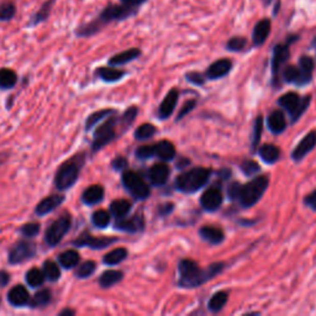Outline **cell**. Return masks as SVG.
Here are the masks:
<instances>
[{
    "instance_id": "obj_1",
    "label": "cell",
    "mask_w": 316,
    "mask_h": 316,
    "mask_svg": "<svg viewBox=\"0 0 316 316\" xmlns=\"http://www.w3.org/2000/svg\"><path fill=\"white\" fill-rule=\"evenodd\" d=\"M138 9L130 8L119 3H109L103 10L88 22H83L75 29V36L78 38H89L98 35L105 26L111 22H120L137 15Z\"/></svg>"
},
{
    "instance_id": "obj_2",
    "label": "cell",
    "mask_w": 316,
    "mask_h": 316,
    "mask_svg": "<svg viewBox=\"0 0 316 316\" xmlns=\"http://www.w3.org/2000/svg\"><path fill=\"white\" fill-rule=\"evenodd\" d=\"M87 152L81 151L58 166L55 178H53V184L58 191H66L75 187L87 163Z\"/></svg>"
},
{
    "instance_id": "obj_3",
    "label": "cell",
    "mask_w": 316,
    "mask_h": 316,
    "mask_svg": "<svg viewBox=\"0 0 316 316\" xmlns=\"http://www.w3.org/2000/svg\"><path fill=\"white\" fill-rule=\"evenodd\" d=\"M179 282L182 288H197L208 280L215 278L224 270V263H214L208 270H200L197 262L191 259H182L179 262Z\"/></svg>"
},
{
    "instance_id": "obj_4",
    "label": "cell",
    "mask_w": 316,
    "mask_h": 316,
    "mask_svg": "<svg viewBox=\"0 0 316 316\" xmlns=\"http://www.w3.org/2000/svg\"><path fill=\"white\" fill-rule=\"evenodd\" d=\"M115 115L116 114L106 117L98 128L95 129V131H94L93 140H91L90 143L91 155L98 153L99 151H102L105 146L113 142L114 140H116L117 136H119V134H117V126L120 125L121 128H123V125H121L120 123V117L115 116ZM124 131H125V130H124Z\"/></svg>"
},
{
    "instance_id": "obj_5",
    "label": "cell",
    "mask_w": 316,
    "mask_h": 316,
    "mask_svg": "<svg viewBox=\"0 0 316 316\" xmlns=\"http://www.w3.org/2000/svg\"><path fill=\"white\" fill-rule=\"evenodd\" d=\"M268 184H270V181L265 176L256 177L247 184L241 185L236 200H238L242 208H251L261 200V198L267 190Z\"/></svg>"
},
{
    "instance_id": "obj_6",
    "label": "cell",
    "mask_w": 316,
    "mask_h": 316,
    "mask_svg": "<svg viewBox=\"0 0 316 316\" xmlns=\"http://www.w3.org/2000/svg\"><path fill=\"white\" fill-rule=\"evenodd\" d=\"M211 171L204 167H196L193 169L179 174L176 181L178 190L183 193H196L203 188L210 178Z\"/></svg>"
},
{
    "instance_id": "obj_7",
    "label": "cell",
    "mask_w": 316,
    "mask_h": 316,
    "mask_svg": "<svg viewBox=\"0 0 316 316\" xmlns=\"http://www.w3.org/2000/svg\"><path fill=\"white\" fill-rule=\"evenodd\" d=\"M73 224V217L69 212H63L60 217L53 220L46 229L43 241L50 249H55L61 244L62 240L70 231Z\"/></svg>"
},
{
    "instance_id": "obj_8",
    "label": "cell",
    "mask_w": 316,
    "mask_h": 316,
    "mask_svg": "<svg viewBox=\"0 0 316 316\" xmlns=\"http://www.w3.org/2000/svg\"><path fill=\"white\" fill-rule=\"evenodd\" d=\"M37 256V245L30 238H21L9 249L8 263L17 265L25 263Z\"/></svg>"
},
{
    "instance_id": "obj_9",
    "label": "cell",
    "mask_w": 316,
    "mask_h": 316,
    "mask_svg": "<svg viewBox=\"0 0 316 316\" xmlns=\"http://www.w3.org/2000/svg\"><path fill=\"white\" fill-rule=\"evenodd\" d=\"M121 182L126 190L131 194L132 198L137 200H144L150 196V188L143 181L142 177L134 171H124L121 176Z\"/></svg>"
},
{
    "instance_id": "obj_10",
    "label": "cell",
    "mask_w": 316,
    "mask_h": 316,
    "mask_svg": "<svg viewBox=\"0 0 316 316\" xmlns=\"http://www.w3.org/2000/svg\"><path fill=\"white\" fill-rule=\"evenodd\" d=\"M310 96H305L304 99H300V96L297 93H286L284 95H282L278 100L279 105L283 109H285L290 115L291 121L295 123L299 117L305 113V110L308 109L310 104Z\"/></svg>"
},
{
    "instance_id": "obj_11",
    "label": "cell",
    "mask_w": 316,
    "mask_h": 316,
    "mask_svg": "<svg viewBox=\"0 0 316 316\" xmlns=\"http://www.w3.org/2000/svg\"><path fill=\"white\" fill-rule=\"evenodd\" d=\"M116 237H108V236H93L89 231H83L76 240L72 241L73 247H87L90 250H104L110 247L111 245L116 244Z\"/></svg>"
},
{
    "instance_id": "obj_12",
    "label": "cell",
    "mask_w": 316,
    "mask_h": 316,
    "mask_svg": "<svg viewBox=\"0 0 316 316\" xmlns=\"http://www.w3.org/2000/svg\"><path fill=\"white\" fill-rule=\"evenodd\" d=\"M66 202V196L61 194V191L58 194H51V196L45 197L40 203L35 206V215L37 217H43L46 215L51 214L56 210L57 208Z\"/></svg>"
},
{
    "instance_id": "obj_13",
    "label": "cell",
    "mask_w": 316,
    "mask_h": 316,
    "mask_svg": "<svg viewBox=\"0 0 316 316\" xmlns=\"http://www.w3.org/2000/svg\"><path fill=\"white\" fill-rule=\"evenodd\" d=\"M114 229L119 230V231L128 232V233H136L143 231L144 229V218L142 215L136 214L131 217H121L116 218L114 224Z\"/></svg>"
},
{
    "instance_id": "obj_14",
    "label": "cell",
    "mask_w": 316,
    "mask_h": 316,
    "mask_svg": "<svg viewBox=\"0 0 316 316\" xmlns=\"http://www.w3.org/2000/svg\"><path fill=\"white\" fill-rule=\"evenodd\" d=\"M289 58V43H279L273 48V57H272V72H273L274 84L278 82L279 70L283 64Z\"/></svg>"
},
{
    "instance_id": "obj_15",
    "label": "cell",
    "mask_w": 316,
    "mask_h": 316,
    "mask_svg": "<svg viewBox=\"0 0 316 316\" xmlns=\"http://www.w3.org/2000/svg\"><path fill=\"white\" fill-rule=\"evenodd\" d=\"M56 2H57V0H45V2L41 4V7L30 16L26 26H28V28H36V26L41 25V23L46 22L47 20L50 19V16H51Z\"/></svg>"
},
{
    "instance_id": "obj_16",
    "label": "cell",
    "mask_w": 316,
    "mask_h": 316,
    "mask_svg": "<svg viewBox=\"0 0 316 316\" xmlns=\"http://www.w3.org/2000/svg\"><path fill=\"white\" fill-rule=\"evenodd\" d=\"M223 193L220 189L217 188H209L203 193L200 198V204H202L203 209L206 211H215L223 204Z\"/></svg>"
},
{
    "instance_id": "obj_17",
    "label": "cell",
    "mask_w": 316,
    "mask_h": 316,
    "mask_svg": "<svg viewBox=\"0 0 316 316\" xmlns=\"http://www.w3.org/2000/svg\"><path fill=\"white\" fill-rule=\"evenodd\" d=\"M30 299L31 297L28 288L23 286L22 284L14 285L13 288L8 291V301L14 308H22V306L29 305Z\"/></svg>"
},
{
    "instance_id": "obj_18",
    "label": "cell",
    "mask_w": 316,
    "mask_h": 316,
    "mask_svg": "<svg viewBox=\"0 0 316 316\" xmlns=\"http://www.w3.org/2000/svg\"><path fill=\"white\" fill-rule=\"evenodd\" d=\"M105 190L104 187L100 184H91L83 190L81 196V202L87 206L98 205L104 200Z\"/></svg>"
},
{
    "instance_id": "obj_19",
    "label": "cell",
    "mask_w": 316,
    "mask_h": 316,
    "mask_svg": "<svg viewBox=\"0 0 316 316\" xmlns=\"http://www.w3.org/2000/svg\"><path fill=\"white\" fill-rule=\"evenodd\" d=\"M316 146V131L309 132L299 143L297 144L293 152H291V158L294 161H301L309 152H311Z\"/></svg>"
},
{
    "instance_id": "obj_20",
    "label": "cell",
    "mask_w": 316,
    "mask_h": 316,
    "mask_svg": "<svg viewBox=\"0 0 316 316\" xmlns=\"http://www.w3.org/2000/svg\"><path fill=\"white\" fill-rule=\"evenodd\" d=\"M232 68V62L229 58H221V60L215 61L214 63L209 66L206 69L205 76L209 79H218L227 76Z\"/></svg>"
},
{
    "instance_id": "obj_21",
    "label": "cell",
    "mask_w": 316,
    "mask_h": 316,
    "mask_svg": "<svg viewBox=\"0 0 316 316\" xmlns=\"http://www.w3.org/2000/svg\"><path fill=\"white\" fill-rule=\"evenodd\" d=\"M299 81L297 85H305L311 82L312 73H314L315 63L314 60L309 56H301L299 60Z\"/></svg>"
},
{
    "instance_id": "obj_22",
    "label": "cell",
    "mask_w": 316,
    "mask_h": 316,
    "mask_svg": "<svg viewBox=\"0 0 316 316\" xmlns=\"http://www.w3.org/2000/svg\"><path fill=\"white\" fill-rule=\"evenodd\" d=\"M169 167L164 163H156L149 169V179L155 187L163 185L169 177Z\"/></svg>"
},
{
    "instance_id": "obj_23",
    "label": "cell",
    "mask_w": 316,
    "mask_h": 316,
    "mask_svg": "<svg viewBox=\"0 0 316 316\" xmlns=\"http://www.w3.org/2000/svg\"><path fill=\"white\" fill-rule=\"evenodd\" d=\"M179 94L177 89H171L169 93L167 94L166 98L163 99V102L161 103L158 109V116L161 119H168L171 115L173 114L174 109H176L177 103H178Z\"/></svg>"
},
{
    "instance_id": "obj_24",
    "label": "cell",
    "mask_w": 316,
    "mask_h": 316,
    "mask_svg": "<svg viewBox=\"0 0 316 316\" xmlns=\"http://www.w3.org/2000/svg\"><path fill=\"white\" fill-rule=\"evenodd\" d=\"M57 262L60 267L63 268V270H75L77 265L81 263V255L75 249L66 250L57 256Z\"/></svg>"
},
{
    "instance_id": "obj_25",
    "label": "cell",
    "mask_w": 316,
    "mask_h": 316,
    "mask_svg": "<svg viewBox=\"0 0 316 316\" xmlns=\"http://www.w3.org/2000/svg\"><path fill=\"white\" fill-rule=\"evenodd\" d=\"M140 56H141L140 48H129V50H126V51L116 53V55H114L113 57L109 58L108 64L113 67L124 66V64H128L130 63V62L137 60Z\"/></svg>"
},
{
    "instance_id": "obj_26",
    "label": "cell",
    "mask_w": 316,
    "mask_h": 316,
    "mask_svg": "<svg viewBox=\"0 0 316 316\" xmlns=\"http://www.w3.org/2000/svg\"><path fill=\"white\" fill-rule=\"evenodd\" d=\"M271 28L272 23L270 19L259 20V21L256 23L255 29H253V35H252L253 45L257 47L263 45L265 40H267L268 36H270Z\"/></svg>"
},
{
    "instance_id": "obj_27",
    "label": "cell",
    "mask_w": 316,
    "mask_h": 316,
    "mask_svg": "<svg viewBox=\"0 0 316 316\" xmlns=\"http://www.w3.org/2000/svg\"><path fill=\"white\" fill-rule=\"evenodd\" d=\"M95 76L102 79L103 82H105V83H115V82L121 81L126 76V72L125 70L116 69L113 66H108L96 68Z\"/></svg>"
},
{
    "instance_id": "obj_28",
    "label": "cell",
    "mask_w": 316,
    "mask_h": 316,
    "mask_svg": "<svg viewBox=\"0 0 316 316\" xmlns=\"http://www.w3.org/2000/svg\"><path fill=\"white\" fill-rule=\"evenodd\" d=\"M19 76L14 69L8 67L0 68V90H10L16 87Z\"/></svg>"
},
{
    "instance_id": "obj_29",
    "label": "cell",
    "mask_w": 316,
    "mask_h": 316,
    "mask_svg": "<svg viewBox=\"0 0 316 316\" xmlns=\"http://www.w3.org/2000/svg\"><path fill=\"white\" fill-rule=\"evenodd\" d=\"M124 279V273L121 271L117 270H108L103 272L102 276L99 277L98 284L100 288L108 289L114 286L117 283H120Z\"/></svg>"
},
{
    "instance_id": "obj_30",
    "label": "cell",
    "mask_w": 316,
    "mask_h": 316,
    "mask_svg": "<svg viewBox=\"0 0 316 316\" xmlns=\"http://www.w3.org/2000/svg\"><path fill=\"white\" fill-rule=\"evenodd\" d=\"M116 114V110L115 109H102V110H96L94 111V113H91L89 116L87 117V120H85V125H84V130L85 131H90V130H93L95 128L96 125H98L99 123H102V121H104L106 117H109L110 115Z\"/></svg>"
},
{
    "instance_id": "obj_31",
    "label": "cell",
    "mask_w": 316,
    "mask_h": 316,
    "mask_svg": "<svg viewBox=\"0 0 316 316\" xmlns=\"http://www.w3.org/2000/svg\"><path fill=\"white\" fill-rule=\"evenodd\" d=\"M52 301V291L51 289L43 288L35 293L34 297L29 301V308L31 309H41L46 308Z\"/></svg>"
},
{
    "instance_id": "obj_32",
    "label": "cell",
    "mask_w": 316,
    "mask_h": 316,
    "mask_svg": "<svg viewBox=\"0 0 316 316\" xmlns=\"http://www.w3.org/2000/svg\"><path fill=\"white\" fill-rule=\"evenodd\" d=\"M267 124L268 128H270V130L273 132V134L276 135L282 134L286 128V120L284 114H283L280 110L272 111L270 116H268Z\"/></svg>"
},
{
    "instance_id": "obj_33",
    "label": "cell",
    "mask_w": 316,
    "mask_h": 316,
    "mask_svg": "<svg viewBox=\"0 0 316 316\" xmlns=\"http://www.w3.org/2000/svg\"><path fill=\"white\" fill-rule=\"evenodd\" d=\"M132 204L128 199H117L111 202L110 206H109V212L115 218H121L128 216L129 212L131 211Z\"/></svg>"
},
{
    "instance_id": "obj_34",
    "label": "cell",
    "mask_w": 316,
    "mask_h": 316,
    "mask_svg": "<svg viewBox=\"0 0 316 316\" xmlns=\"http://www.w3.org/2000/svg\"><path fill=\"white\" fill-rule=\"evenodd\" d=\"M155 156L162 161H172L176 157V149L174 144L169 141H159L155 144Z\"/></svg>"
},
{
    "instance_id": "obj_35",
    "label": "cell",
    "mask_w": 316,
    "mask_h": 316,
    "mask_svg": "<svg viewBox=\"0 0 316 316\" xmlns=\"http://www.w3.org/2000/svg\"><path fill=\"white\" fill-rule=\"evenodd\" d=\"M129 256V251L125 249V247H117L110 252H108L106 255L103 257V263L105 265H117L120 264L121 262L125 261Z\"/></svg>"
},
{
    "instance_id": "obj_36",
    "label": "cell",
    "mask_w": 316,
    "mask_h": 316,
    "mask_svg": "<svg viewBox=\"0 0 316 316\" xmlns=\"http://www.w3.org/2000/svg\"><path fill=\"white\" fill-rule=\"evenodd\" d=\"M199 233L203 240L211 245H218L224 241V232L215 226H204L200 229Z\"/></svg>"
},
{
    "instance_id": "obj_37",
    "label": "cell",
    "mask_w": 316,
    "mask_h": 316,
    "mask_svg": "<svg viewBox=\"0 0 316 316\" xmlns=\"http://www.w3.org/2000/svg\"><path fill=\"white\" fill-rule=\"evenodd\" d=\"M42 272L45 274L46 280L51 283H56L61 279V267L58 262L52 261V259H46L42 264Z\"/></svg>"
},
{
    "instance_id": "obj_38",
    "label": "cell",
    "mask_w": 316,
    "mask_h": 316,
    "mask_svg": "<svg viewBox=\"0 0 316 316\" xmlns=\"http://www.w3.org/2000/svg\"><path fill=\"white\" fill-rule=\"evenodd\" d=\"M17 7L14 0L0 2V22H10L16 16Z\"/></svg>"
},
{
    "instance_id": "obj_39",
    "label": "cell",
    "mask_w": 316,
    "mask_h": 316,
    "mask_svg": "<svg viewBox=\"0 0 316 316\" xmlns=\"http://www.w3.org/2000/svg\"><path fill=\"white\" fill-rule=\"evenodd\" d=\"M25 282L30 288L36 289L40 288L45 284L46 282V277L43 274L42 270H38V268H31L26 272L25 274Z\"/></svg>"
},
{
    "instance_id": "obj_40",
    "label": "cell",
    "mask_w": 316,
    "mask_h": 316,
    "mask_svg": "<svg viewBox=\"0 0 316 316\" xmlns=\"http://www.w3.org/2000/svg\"><path fill=\"white\" fill-rule=\"evenodd\" d=\"M258 153H259V156H261V158L268 164L276 163V162L279 159V156H280V151L278 147L274 146V144H268V143L261 146Z\"/></svg>"
},
{
    "instance_id": "obj_41",
    "label": "cell",
    "mask_w": 316,
    "mask_h": 316,
    "mask_svg": "<svg viewBox=\"0 0 316 316\" xmlns=\"http://www.w3.org/2000/svg\"><path fill=\"white\" fill-rule=\"evenodd\" d=\"M91 224H93L94 227L96 229H102L104 230L110 225L111 221V214L109 211L103 210V209H99V210H95L91 214Z\"/></svg>"
},
{
    "instance_id": "obj_42",
    "label": "cell",
    "mask_w": 316,
    "mask_h": 316,
    "mask_svg": "<svg viewBox=\"0 0 316 316\" xmlns=\"http://www.w3.org/2000/svg\"><path fill=\"white\" fill-rule=\"evenodd\" d=\"M96 263L94 261H85L83 263H79L76 267L75 276L78 279H88L95 273Z\"/></svg>"
},
{
    "instance_id": "obj_43",
    "label": "cell",
    "mask_w": 316,
    "mask_h": 316,
    "mask_svg": "<svg viewBox=\"0 0 316 316\" xmlns=\"http://www.w3.org/2000/svg\"><path fill=\"white\" fill-rule=\"evenodd\" d=\"M227 299H229L227 293H225V291H217V293L212 295V297L210 298V300H209V303H208L209 310L212 312H218L220 310H223L224 306L226 305Z\"/></svg>"
},
{
    "instance_id": "obj_44",
    "label": "cell",
    "mask_w": 316,
    "mask_h": 316,
    "mask_svg": "<svg viewBox=\"0 0 316 316\" xmlns=\"http://www.w3.org/2000/svg\"><path fill=\"white\" fill-rule=\"evenodd\" d=\"M41 231V224L36 223V221H31V223L23 224L22 226H20L19 233L22 236L23 238H35Z\"/></svg>"
},
{
    "instance_id": "obj_45",
    "label": "cell",
    "mask_w": 316,
    "mask_h": 316,
    "mask_svg": "<svg viewBox=\"0 0 316 316\" xmlns=\"http://www.w3.org/2000/svg\"><path fill=\"white\" fill-rule=\"evenodd\" d=\"M156 132H157V129L152 124H142L136 129L135 138L138 141L149 140L153 135H156Z\"/></svg>"
},
{
    "instance_id": "obj_46",
    "label": "cell",
    "mask_w": 316,
    "mask_h": 316,
    "mask_svg": "<svg viewBox=\"0 0 316 316\" xmlns=\"http://www.w3.org/2000/svg\"><path fill=\"white\" fill-rule=\"evenodd\" d=\"M136 116H137V108H136V106H130V108L126 109L125 113L121 115L120 123L125 131L134 124Z\"/></svg>"
},
{
    "instance_id": "obj_47",
    "label": "cell",
    "mask_w": 316,
    "mask_h": 316,
    "mask_svg": "<svg viewBox=\"0 0 316 316\" xmlns=\"http://www.w3.org/2000/svg\"><path fill=\"white\" fill-rule=\"evenodd\" d=\"M246 45H247L246 38L241 36H235L227 41L226 48L231 52H240L242 50H245Z\"/></svg>"
},
{
    "instance_id": "obj_48",
    "label": "cell",
    "mask_w": 316,
    "mask_h": 316,
    "mask_svg": "<svg viewBox=\"0 0 316 316\" xmlns=\"http://www.w3.org/2000/svg\"><path fill=\"white\" fill-rule=\"evenodd\" d=\"M283 78H284L286 83L298 84V81H299V68L297 66H286L285 69L283 70Z\"/></svg>"
},
{
    "instance_id": "obj_49",
    "label": "cell",
    "mask_w": 316,
    "mask_h": 316,
    "mask_svg": "<svg viewBox=\"0 0 316 316\" xmlns=\"http://www.w3.org/2000/svg\"><path fill=\"white\" fill-rule=\"evenodd\" d=\"M262 132H263V117L257 116L255 121V126H253V136H252V146L256 147L259 143L262 137Z\"/></svg>"
},
{
    "instance_id": "obj_50",
    "label": "cell",
    "mask_w": 316,
    "mask_h": 316,
    "mask_svg": "<svg viewBox=\"0 0 316 316\" xmlns=\"http://www.w3.org/2000/svg\"><path fill=\"white\" fill-rule=\"evenodd\" d=\"M136 157L140 159H149L155 156V144H144L140 146L135 152Z\"/></svg>"
},
{
    "instance_id": "obj_51",
    "label": "cell",
    "mask_w": 316,
    "mask_h": 316,
    "mask_svg": "<svg viewBox=\"0 0 316 316\" xmlns=\"http://www.w3.org/2000/svg\"><path fill=\"white\" fill-rule=\"evenodd\" d=\"M129 162L128 159L123 156H117L116 158H114L111 161V168L115 171V172H124V171L128 169Z\"/></svg>"
},
{
    "instance_id": "obj_52",
    "label": "cell",
    "mask_w": 316,
    "mask_h": 316,
    "mask_svg": "<svg viewBox=\"0 0 316 316\" xmlns=\"http://www.w3.org/2000/svg\"><path fill=\"white\" fill-rule=\"evenodd\" d=\"M241 169L246 176H253L259 171V166L255 161H245L241 164Z\"/></svg>"
},
{
    "instance_id": "obj_53",
    "label": "cell",
    "mask_w": 316,
    "mask_h": 316,
    "mask_svg": "<svg viewBox=\"0 0 316 316\" xmlns=\"http://www.w3.org/2000/svg\"><path fill=\"white\" fill-rule=\"evenodd\" d=\"M187 79L190 82V83L197 84V85H203L204 83H205V77H204L202 73H198V72L188 73Z\"/></svg>"
},
{
    "instance_id": "obj_54",
    "label": "cell",
    "mask_w": 316,
    "mask_h": 316,
    "mask_svg": "<svg viewBox=\"0 0 316 316\" xmlns=\"http://www.w3.org/2000/svg\"><path fill=\"white\" fill-rule=\"evenodd\" d=\"M196 104H197L196 100H189V102L185 103L184 106H183V109L181 110V113H179L178 119H177V120H182V117H184L185 115L190 113V111L193 110L194 108H196Z\"/></svg>"
},
{
    "instance_id": "obj_55",
    "label": "cell",
    "mask_w": 316,
    "mask_h": 316,
    "mask_svg": "<svg viewBox=\"0 0 316 316\" xmlns=\"http://www.w3.org/2000/svg\"><path fill=\"white\" fill-rule=\"evenodd\" d=\"M240 188H241L240 183H232V184L230 185L229 189H227V194H229L230 199H232V200L237 199V196H238V191H240Z\"/></svg>"
},
{
    "instance_id": "obj_56",
    "label": "cell",
    "mask_w": 316,
    "mask_h": 316,
    "mask_svg": "<svg viewBox=\"0 0 316 316\" xmlns=\"http://www.w3.org/2000/svg\"><path fill=\"white\" fill-rule=\"evenodd\" d=\"M121 4L124 5H128L130 8H134V9H140L144 3L147 2V0H119Z\"/></svg>"
},
{
    "instance_id": "obj_57",
    "label": "cell",
    "mask_w": 316,
    "mask_h": 316,
    "mask_svg": "<svg viewBox=\"0 0 316 316\" xmlns=\"http://www.w3.org/2000/svg\"><path fill=\"white\" fill-rule=\"evenodd\" d=\"M11 277L9 274V272L5 270H0V288H5V286L9 285L10 283Z\"/></svg>"
},
{
    "instance_id": "obj_58",
    "label": "cell",
    "mask_w": 316,
    "mask_h": 316,
    "mask_svg": "<svg viewBox=\"0 0 316 316\" xmlns=\"http://www.w3.org/2000/svg\"><path fill=\"white\" fill-rule=\"evenodd\" d=\"M305 204L309 208H311L312 210H316V190L305 198Z\"/></svg>"
},
{
    "instance_id": "obj_59",
    "label": "cell",
    "mask_w": 316,
    "mask_h": 316,
    "mask_svg": "<svg viewBox=\"0 0 316 316\" xmlns=\"http://www.w3.org/2000/svg\"><path fill=\"white\" fill-rule=\"evenodd\" d=\"M174 209V205L171 203H167V204H163V205L159 206V214L161 215H168L169 212H172Z\"/></svg>"
},
{
    "instance_id": "obj_60",
    "label": "cell",
    "mask_w": 316,
    "mask_h": 316,
    "mask_svg": "<svg viewBox=\"0 0 316 316\" xmlns=\"http://www.w3.org/2000/svg\"><path fill=\"white\" fill-rule=\"evenodd\" d=\"M76 315V310L69 309V308H64L63 310H61L58 312V316H75Z\"/></svg>"
},
{
    "instance_id": "obj_61",
    "label": "cell",
    "mask_w": 316,
    "mask_h": 316,
    "mask_svg": "<svg viewBox=\"0 0 316 316\" xmlns=\"http://www.w3.org/2000/svg\"><path fill=\"white\" fill-rule=\"evenodd\" d=\"M279 8H280V2L278 0V2L276 3V5H274V15H277V14H278Z\"/></svg>"
},
{
    "instance_id": "obj_62",
    "label": "cell",
    "mask_w": 316,
    "mask_h": 316,
    "mask_svg": "<svg viewBox=\"0 0 316 316\" xmlns=\"http://www.w3.org/2000/svg\"><path fill=\"white\" fill-rule=\"evenodd\" d=\"M263 3H264V5H270L272 3V0H263Z\"/></svg>"
},
{
    "instance_id": "obj_63",
    "label": "cell",
    "mask_w": 316,
    "mask_h": 316,
    "mask_svg": "<svg viewBox=\"0 0 316 316\" xmlns=\"http://www.w3.org/2000/svg\"><path fill=\"white\" fill-rule=\"evenodd\" d=\"M312 46H314L315 50H316V37L314 38V41H312Z\"/></svg>"
},
{
    "instance_id": "obj_64",
    "label": "cell",
    "mask_w": 316,
    "mask_h": 316,
    "mask_svg": "<svg viewBox=\"0 0 316 316\" xmlns=\"http://www.w3.org/2000/svg\"><path fill=\"white\" fill-rule=\"evenodd\" d=\"M0 304H2V299H0Z\"/></svg>"
}]
</instances>
